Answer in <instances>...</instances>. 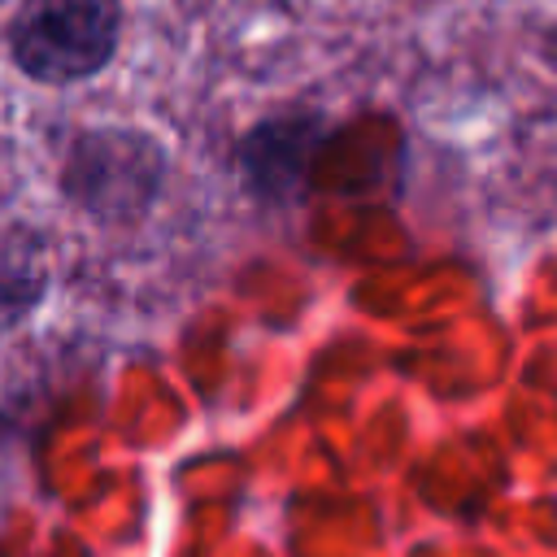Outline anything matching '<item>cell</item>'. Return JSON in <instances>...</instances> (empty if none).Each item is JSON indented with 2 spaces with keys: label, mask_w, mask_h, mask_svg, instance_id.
Wrapping results in <instances>:
<instances>
[{
  "label": "cell",
  "mask_w": 557,
  "mask_h": 557,
  "mask_svg": "<svg viewBox=\"0 0 557 557\" xmlns=\"http://www.w3.org/2000/svg\"><path fill=\"white\" fill-rule=\"evenodd\" d=\"M48 292V270L39 239H4L0 244V331L17 326Z\"/></svg>",
  "instance_id": "cell-4"
},
{
  "label": "cell",
  "mask_w": 557,
  "mask_h": 557,
  "mask_svg": "<svg viewBox=\"0 0 557 557\" xmlns=\"http://www.w3.org/2000/svg\"><path fill=\"white\" fill-rule=\"evenodd\" d=\"M170 148L144 126H78L57 165V191L96 226H139L165 196Z\"/></svg>",
  "instance_id": "cell-1"
},
{
  "label": "cell",
  "mask_w": 557,
  "mask_h": 557,
  "mask_svg": "<svg viewBox=\"0 0 557 557\" xmlns=\"http://www.w3.org/2000/svg\"><path fill=\"white\" fill-rule=\"evenodd\" d=\"M331 122L318 109H283L265 113L235 139L239 187L261 205H292L305 196L313 157L326 139Z\"/></svg>",
  "instance_id": "cell-3"
},
{
  "label": "cell",
  "mask_w": 557,
  "mask_h": 557,
  "mask_svg": "<svg viewBox=\"0 0 557 557\" xmlns=\"http://www.w3.org/2000/svg\"><path fill=\"white\" fill-rule=\"evenodd\" d=\"M122 26V0H17L4 26V52L22 78L74 87L113 65Z\"/></svg>",
  "instance_id": "cell-2"
}]
</instances>
